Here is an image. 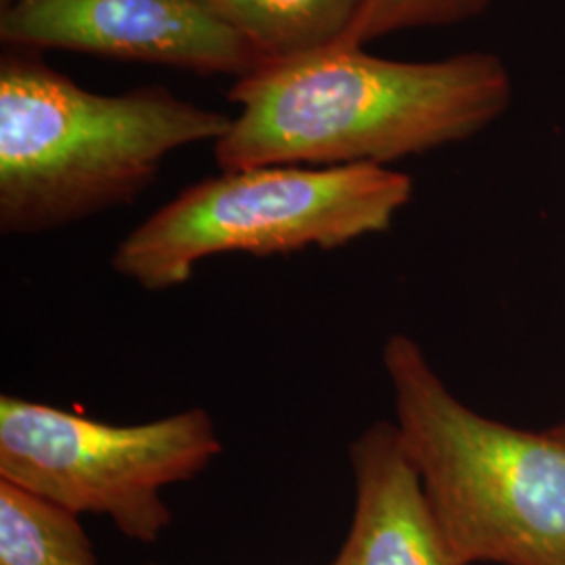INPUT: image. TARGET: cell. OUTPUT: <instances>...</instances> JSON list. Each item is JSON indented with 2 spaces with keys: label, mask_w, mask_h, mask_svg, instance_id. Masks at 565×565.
<instances>
[{
  "label": "cell",
  "mask_w": 565,
  "mask_h": 565,
  "mask_svg": "<svg viewBox=\"0 0 565 565\" xmlns=\"http://www.w3.org/2000/svg\"><path fill=\"white\" fill-rule=\"evenodd\" d=\"M252 49L270 61L294 60L340 44L366 0H203Z\"/></svg>",
  "instance_id": "cell-8"
},
{
  "label": "cell",
  "mask_w": 565,
  "mask_h": 565,
  "mask_svg": "<svg viewBox=\"0 0 565 565\" xmlns=\"http://www.w3.org/2000/svg\"><path fill=\"white\" fill-rule=\"evenodd\" d=\"M228 99L239 114L214 142L223 172L385 166L482 132L509 109L513 82L492 53L396 61L329 46L264 63Z\"/></svg>",
  "instance_id": "cell-1"
},
{
  "label": "cell",
  "mask_w": 565,
  "mask_h": 565,
  "mask_svg": "<svg viewBox=\"0 0 565 565\" xmlns=\"http://www.w3.org/2000/svg\"><path fill=\"white\" fill-rule=\"evenodd\" d=\"M553 434H557V436H562L565 438V419L564 422H559V424L553 425V427H548Z\"/></svg>",
  "instance_id": "cell-11"
},
{
  "label": "cell",
  "mask_w": 565,
  "mask_h": 565,
  "mask_svg": "<svg viewBox=\"0 0 565 565\" xmlns=\"http://www.w3.org/2000/svg\"><path fill=\"white\" fill-rule=\"evenodd\" d=\"M494 0H366L363 13L340 44L363 49L366 42L404 30L450 25L482 15Z\"/></svg>",
  "instance_id": "cell-10"
},
{
  "label": "cell",
  "mask_w": 565,
  "mask_h": 565,
  "mask_svg": "<svg viewBox=\"0 0 565 565\" xmlns=\"http://www.w3.org/2000/svg\"><path fill=\"white\" fill-rule=\"evenodd\" d=\"M223 450L218 427L202 406L114 425L0 396V480L78 515H105L137 543L160 541L172 524L163 490L195 480Z\"/></svg>",
  "instance_id": "cell-5"
},
{
  "label": "cell",
  "mask_w": 565,
  "mask_h": 565,
  "mask_svg": "<svg viewBox=\"0 0 565 565\" xmlns=\"http://www.w3.org/2000/svg\"><path fill=\"white\" fill-rule=\"evenodd\" d=\"M348 455L356 501L333 565H452L396 424L364 427Z\"/></svg>",
  "instance_id": "cell-7"
},
{
  "label": "cell",
  "mask_w": 565,
  "mask_h": 565,
  "mask_svg": "<svg viewBox=\"0 0 565 565\" xmlns=\"http://www.w3.org/2000/svg\"><path fill=\"white\" fill-rule=\"evenodd\" d=\"M382 363L450 564L565 565V438L473 411L411 335L392 333Z\"/></svg>",
  "instance_id": "cell-3"
},
{
  "label": "cell",
  "mask_w": 565,
  "mask_h": 565,
  "mask_svg": "<svg viewBox=\"0 0 565 565\" xmlns=\"http://www.w3.org/2000/svg\"><path fill=\"white\" fill-rule=\"evenodd\" d=\"M413 179L375 163L260 166L195 182L130 231L111 268L145 291H168L223 254L335 249L387 231Z\"/></svg>",
  "instance_id": "cell-4"
},
{
  "label": "cell",
  "mask_w": 565,
  "mask_h": 565,
  "mask_svg": "<svg viewBox=\"0 0 565 565\" xmlns=\"http://www.w3.org/2000/svg\"><path fill=\"white\" fill-rule=\"evenodd\" d=\"M0 41L237 78L264 65L203 0H2Z\"/></svg>",
  "instance_id": "cell-6"
},
{
  "label": "cell",
  "mask_w": 565,
  "mask_h": 565,
  "mask_svg": "<svg viewBox=\"0 0 565 565\" xmlns=\"http://www.w3.org/2000/svg\"><path fill=\"white\" fill-rule=\"evenodd\" d=\"M0 565H99L81 515L0 480Z\"/></svg>",
  "instance_id": "cell-9"
},
{
  "label": "cell",
  "mask_w": 565,
  "mask_h": 565,
  "mask_svg": "<svg viewBox=\"0 0 565 565\" xmlns=\"http://www.w3.org/2000/svg\"><path fill=\"white\" fill-rule=\"evenodd\" d=\"M231 116L168 88L90 93L34 51L0 57V231L41 235L141 195L168 156L218 141Z\"/></svg>",
  "instance_id": "cell-2"
}]
</instances>
